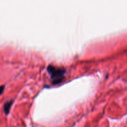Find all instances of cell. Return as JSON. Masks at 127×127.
Here are the masks:
<instances>
[{"mask_svg": "<svg viewBox=\"0 0 127 127\" xmlns=\"http://www.w3.org/2000/svg\"><path fill=\"white\" fill-rule=\"evenodd\" d=\"M47 71L50 74L53 81V84H57L60 83L63 80L66 71L63 68H58L53 65H49L47 67Z\"/></svg>", "mask_w": 127, "mask_h": 127, "instance_id": "cell-1", "label": "cell"}, {"mask_svg": "<svg viewBox=\"0 0 127 127\" xmlns=\"http://www.w3.org/2000/svg\"><path fill=\"white\" fill-rule=\"evenodd\" d=\"M12 103H13V100H9V101L6 102L4 104V112L6 115H7L9 112L10 109H11V106H12Z\"/></svg>", "mask_w": 127, "mask_h": 127, "instance_id": "cell-2", "label": "cell"}, {"mask_svg": "<svg viewBox=\"0 0 127 127\" xmlns=\"http://www.w3.org/2000/svg\"><path fill=\"white\" fill-rule=\"evenodd\" d=\"M4 88H5L4 86H0V95L3 93Z\"/></svg>", "mask_w": 127, "mask_h": 127, "instance_id": "cell-3", "label": "cell"}]
</instances>
